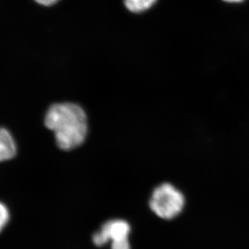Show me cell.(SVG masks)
<instances>
[{
	"label": "cell",
	"mask_w": 249,
	"mask_h": 249,
	"mask_svg": "<svg viewBox=\"0 0 249 249\" xmlns=\"http://www.w3.org/2000/svg\"><path fill=\"white\" fill-rule=\"evenodd\" d=\"M10 213L7 207L0 202V232L3 230L9 221Z\"/></svg>",
	"instance_id": "6"
},
{
	"label": "cell",
	"mask_w": 249,
	"mask_h": 249,
	"mask_svg": "<svg viewBox=\"0 0 249 249\" xmlns=\"http://www.w3.org/2000/svg\"><path fill=\"white\" fill-rule=\"evenodd\" d=\"M185 206L183 195L171 184L164 183L154 190L149 201L151 210L158 217L172 219L178 216Z\"/></svg>",
	"instance_id": "2"
},
{
	"label": "cell",
	"mask_w": 249,
	"mask_h": 249,
	"mask_svg": "<svg viewBox=\"0 0 249 249\" xmlns=\"http://www.w3.org/2000/svg\"><path fill=\"white\" fill-rule=\"evenodd\" d=\"M36 2H37L38 4L42 5V6H46V7H50L52 5H54L55 3L58 2L59 0H34Z\"/></svg>",
	"instance_id": "8"
},
{
	"label": "cell",
	"mask_w": 249,
	"mask_h": 249,
	"mask_svg": "<svg viewBox=\"0 0 249 249\" xmlns=\"http://www.w3.org/2000/svg\"><path fill=\"white\" fill-rule=\"evenodd\" d=\"M131 232L129 223L123 219H111L104 223L101 228L94 233L92 240L98 247H102L109 241L121 242L128 240Z\"/></svg>",
	"instance_id": "3"
},
{
	"label": "cell",
	"mask_w": 249,
	"mask_h": 249,
	"mask_svg": "<svg viewBox=\"0 0 249 249\" xmlns=\"http://www.w3.org/2000/svg\"><path fill=\"white\" fill-rule=\"evenodd\" d=\"M45 124L53 132L57 147L64 151L82 145L88 133L87 114L73 103L53 104L45 114Z\"/></svg>",
	"instance_id": "1"
},
{
	"label": "cell",
	"mask_w": 249,
	"mask_h": 249,
	"mask_svg": "<svg viewBox=\"0 0 249 249\" xmlns=\"http://www.w3.org/2000/svg\"><path fill=\"white\" fill-rule=\"evenodd\" d=\"M17 153V143L12 133L4 127H0V162L11 160Z\"/></svg>",
	"instance_id": "4"
},
{
	"label": "cell",
	"mask_w": 249,
	"mask_h": 249,
	"mask_svg": "<svg viewBox=\"0 0 249 249\" xmlns=\"http://www.w3.org/2000/svg\"><path fill=\"white\" fill-rule=\"evenodd\" d=\"M111 249H131L129 240H124L121 242L113 243L111 244Z\"/></svg>",
	"instance_id": "7"
},
{
	"label": "cell",
	"mask_w": 249,
	"mask_h": 249,
	"mask_svg": "<svg viewBox=\"0 0 249 249\" xmlns=\"http://www.w3.org/2000/svg\"><path fill=\"white\" fill-rule=\"evenodd\" d=\"M223 1L227 2H243L244 0H223Z\"/></svg>",
	"instance_id": "9"
},
{
	"label": "cell",
	"mask_w": 249,
	"mask_h": 249,
	"mask_svg": "<svg viewBox=\"0 0 249 249\" xmlns=\"http://www.w3.org/2000/svg\"><path fill=\"white\" fill-rule=\"evenodd\" d=\"M125 7L133 13L145 12L155 4L157 0H124Z\"/></svg>",
	"instance_id": "5"
}]
</instances>
